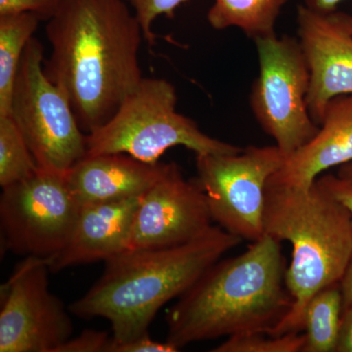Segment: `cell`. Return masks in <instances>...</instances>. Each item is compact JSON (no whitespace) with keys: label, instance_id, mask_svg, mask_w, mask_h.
I'll return each instance as SVG.
<instances>
[{"label":"cell","instance_id":"6da1fadb","mask_svg":"<svg viewBox=\"0 0 352 352\" xmlns=\"http://www.w3.org/2000/svg\"><path fill=\"white\" fill-rule=\"evenodd\" d=\"M44 73L90 134L112 119L142 80L143 32L126 0H62L47 20Z\"/></svg>","mask_w":352,"mask_h":352},{"label":"cell","instance_id":"7a4b0ae2","mask_svg":"<svg viewBox=\"0 0 352 352\" xmlns=\"http://www.w3.org/2000/svg\"><path fill=\"white\" fill-rule=\"evenodd\" d=\"M281 242L268 235L247 251L217 261L166 314V342L179 351L194 342L270 333L291 310Z\"/></svg>","mask_w":352,"mask_h":352},{"label":"cell","instance_id":"3957f363","mask_svg":"<svg viewBox=\"0 0 352 352\" xmlns=\"http://www.w3.org/2000/svg\"><path fill=\"white\" fill-rule=\"evenodd\" d=\"M242 239L221 227L175 247L126 250L105 261L101 277L69 305L83 319L102 317L112 326L113 344L146 333L166 303L188 291L224 254Z\"/></svg>","mask_w":352,"mask_h":352},{"label":"cell","instance_id":"277c9868","mask_svg":"<svg viewBox=\"0 0 352 352\" xmlns=\"http://www.w3.org/2000/svg\"><path fill=\"white\" fill-rule=\"evenodd\" d=\"M263 227L264 235L292 245L285 282L293 305L270 335L300 332L312 296L339 284L346 272L352 256L351 214L316 182L295 188L268 180Z\"/></svg>","mask_w":352,"mask_h":352},{"label":"cell","instance_id":"5b68a950","mask_svg":"<svg viewBox=\"0 0 352 352\" xmlns=\"http://www.w3.org/2000/svg\"><path fill=\"white\" fill-rule=\"evenodd\" d=\"M177 94L164 78H143L105 126L87 134V155H129L159 163L170 148L182 146L197 155L237 154L243 148L201 131L195 120L178 113Z\"/></svg>","mask_w":352,"mask_h":352},{"label":"cell","instance_id":"8992f818","mask_svg":"<svg viewBox=\"0 0 352 352\" xmlns=\"http://www.w3.org/2000/svg\"><path fill=\"white\" fill-rule=\"evenodd\" d=\"M44 50L32 38L21 60L9 116L39 170L67 173L87 156V134L61 89L44 73Z\"/></svg>","mask_w":352,"mask_h":352},{"label":"cell","instance_id":"52a82bcc","mask_svg":"<svg viewBox=\"0 0 352 352\" xmlns=\"http://www.w3.org/2000/svg\"><path fill=\"white\" fill-rule=\"evenodd\" d=\"M259 73L250 104L256 122L287 155L307 144L319 126L307 106L310 75L298 38L268 34L254 39Z\"/></svg>","mask_w":352,"mask_h":352},{"label":"cell","instance_id":"ba28073f","mask_svg":"<svg viewBox=\"0 0 352 352\" xmlns=\"http://www.w3.org/2000/svg\"><path fill=\"white\" fill-rule=\"evenodd\" d=\"M287 157L276 145L250 146L237 154L197 155L195 180L212 220L243 241L261 239L266 186Z\"/></svg>","mask_w":352,"mask_h":352},{"label":"cell","instance_id":"9c48e42d","mask_svg":"<svg viewBox=\"0 0 352 352\" xmlns=\"http://www.w3.org/2000/svg\"><path fill=\"white\" fill-rule=\"evenodd\" d=\"M67 173L39 170L2 188L0 226L4 247L20 256L50 258L61 252L80 217Z\"/></svg>","mask_w":352,"mask_h":352},{"label":"cell","instance_id":"30bf717a","mask_svg":"<svg viewBox=\"0 0 352 352\" xmlns=\"http://www.w3.org/2000/svg\"><path fill=\"white\" fill-rule=\"evenodd\" d=\"M48 259L27 256L1 286L0 352H58L73 335L64 303L48 288Z\"/></svg>","mask_w":352,"mask_h":352},{"label":"cell","instance_id":"8fae6325","mask_svg":"<svg viewBox=\"0 0 352 352\" xmlns=\"http://www.w3.org/2000/svg\"><path fill=\"white\" fill-rule=\"evenodd\" d=\"M212 221L207 198L198 183L185 179L179 166L170 163L163 177L141 198L127 250L185 244L210 230Z\"/></svg>","mask_w":352,"mask_h":352},{"label":"cell","instance_id":"7c38bea8","mask_svg":"<svg viewBox=\"0 0 352 352\" xmlns=\"http://www.w3.org/2000/svg\"><path fill=\"white\" fill-rule=\"evenodd\" d=\"M298 41L309 69L307 106L320 124L329 102L352 94V28L351 15L335 11L319 13L298 6Z\"/></svg>","mask_w":352,"mask_h":352},{"label":"cell","instance_id":"4fadbf2b","mask_svg":"<svg viewBox=\"0 0 352 352\" xmlns=\"http://www.w3.org/2000/svg\"><path fill=\"white\" fill-rule=\"evenodd\" d=\"M168 164L146 163L122 153L87 155L67 173V179L85 207L144 195L163 177Z\"/></svg>","mask_w":352,"mask_h":352},{"label":"cell","instance_id":"5bb4252c","mask_svg":"<svg viewBox=\"0 0 352 352\" xmlns=\"http://www.w3.org/2000/svg\"><path fill=\"white\" fill-rule=\"evenodd\" d=\"M140 197L82 207L68 244L48 259L50 272L108 261L126 251Z\"/></svg>","mask_w":352,"mask_h":352},{"label":"cell","instance_id":"9a60e30c","mask_svg":"<svg viewBox=\"0 0 352 352\" xmlns=\"http://www.w3.org/2000/svg\"><path fill=\"white\" fill-rule=\"evenodd\" d=\"M352 162V94L329 102L318 131L286 162L270 182L295 188H309L333 166Z\"/></svg>","mask_w":352,"mask_h":352},{"label":"cell","instance_id":"2e32d148","mask_svg":"<svg viewBox=\"0 0 352 352\" xmlns=\"http://www.w3.org/2000/svg\"><path fill=\"white\" fill-rule=\"evenodd\" d=\"M287 0H214L208 21L215 30L236 28L252 39L274 34Z\"/></svg>","mask_w":352,"mask_h":352},{"label":"cell","instance_id":"e0dca14e","mask_svg":"<svg viewBox=\"0 0 352 352\" xmlns=\"http://www.w3.org/2000/svg\"><path fill=\"white\" fill-rule=\"evenodd\" d=\"M39 21L41 18L32 13L0 16V117L10 113L21 60Z\"/></svg>","mask_w":352,"mask_h":352},{"label":"cell","instance_id":"ac0fdd59","mask_svg":"<svg viewBox=\"0 0 352 352\" xmlns=\"http://www.w3.org/2000/svg\"><path fill=\"white\" fill-rule=\"evenodd\" d=\"M342 310L340 283L331 285L312 296L303 315L305 342L302 352H335Z\"/></svg>","mask_w":352,"mask_h":352},{"label":"cell","instance_id":"d6986e66","mask_svg":"<svg viewBox=\"0 0 352 352\" xmlns=\"http://www.w3.org/2000/svg\"><path fill=\"white\" fill-rule=\"evenodd\" d=\"M39 170L29 146L10 116L0 117V186L12 185Z\"/></svg>","mask_w":352,"mask_h":352},{"label":"cell","instance_id":"ffe728a7","mask_svg":"<svg viewBox=\"0 0 352 352\" xmlns=\"http://www.w3.org/2000/svg\"><path fill=\"white\" fill-rule=\"evenodd\" d=\"M305 333L289 332L284 335L249 333L231 336L215 346L214 352H302Z\"/></svg>","mask_w":352,"mask_h":352},{"label":"cell","instance_id":"44dd1931","mask_svg":"<svg viewBox=\"0 0 352 352\" xmlns=\"http://www.w3.org/2000/svg\"><path fill=\"white\" fill-rule=\"evenodd\" d=\"M142 28L143 36L149 45L155 43L153 24L159 16L168 18L175 16V11L188 0H126Z\"/></svg>","mask_w":352,"mask_h":352},{"label":"cell","instance_id":"7402d4cb","mask_svg":"<svg viewBox=\"0 0 352 352\" xmlns=\"http://www.w3.org/2000/svg\"><path fill=\"white\" fill-rule=\"evenodd\" d=\"M113 335L105 331L85 330L71 338L58 352H112Z\"/></svg>","mask_w":352,"mask_h":352},{"label":"cell","instance_id":"603a6c76","mask_svg":"<svg viewBox=\"0 0 352 352\" xmlns=\"http://www.w3.org/2000/svg\"><path fill=\"white\" fill-rule=\"evenodd\" d=\"M62 0H0V16L11 14H36L41 20H50Z\"/></svg>","mask_w":352,"mask_h":352},{"label":"cell","instance_id":"cb8c5ba5","mask_svg":"<svg viewBox=\"0 0 352 352\" xmlns=\"http://www.w3.org/2000/svg\"><path fill=\"white\" fill-rule=\"evenodd\" d=\"M349 210L352 220V182L340 175H321L315 180Z\"/></svg>","mask_w":352,"mask_h":352},{"label":"cell","instance_id":"d4e9b609","mask_svg":"<svg viewBox=\"0 0 352 352\" xmlns=\"http://www.w3.org/2000/svg\"><path fill=\"white\" fill-rule=\"evenodd\" d=\"M177 349L168 342H161L154 340L146 333L138 339L124 344H113L112 352H175Z\"/></svg>","mask_w":352,"mask_h":352},{"label":"cell","instance_id":"484cf974","mask_svg":"<svg viewBox=\"0 0 352 352\" xmlns=\"http://www.w3.org/2000/svg\"><path fill=\"white\" fill-rule=\"evenodd\" d=\"M335 352H352V305H346L342 310Z\"/></svg>","mask_w":352,"mask_h":352},{"label":"cell","instance_id":"4316f807","mask_svg":"<svg viewBox=\"0 0 352 352\" xmlns=\"http://www.w3.org/2000/svg\"><path fill=\"white\" fill-rule=\"evenodd\" d=\"M344 307L352 305V256L347 265L346 272L340 281Z\"/></svg>","mask_w":352,"mask_h":352},{"label":"cell","instance_id":"83f0119b","mask_svg":"<svg viewBox=\"0 0 352 352\" xmlns=\"http://www.w3.org/2000/svg\"><path fill=\"white\" fill-rule=\"evenodd\" d=\"M344 0H305V6L319 13H332Z\"/></svg>","mask_w":352,"mask_h":352},{"label":"cell","instance_id":"f1b7e54d","mask_svg":"<svg viewBox=\"0 0 352 352\" xmlns=\"http://www.w3.org/2000/svg\"><path fill=\"white\" fill-rule=\"evenodd\" d=\"M339 175L352 182V162L351 163L344 164V166H340Z\"/></svg>","mask_w":352,"mask_h":352},{"label":"cell","instance_id":"f546056e","mask_svg":"<svg viewBox=\"0 0 352 352\" xmlns=\"http://www.w3.org/2000/svg\"><path fill=\"white\" fill-rule=\"evenodd\" d=\"M351 28H352V15H351Z\"/></svg>","mask_w":352,"mask_h":352}]
</instances>
